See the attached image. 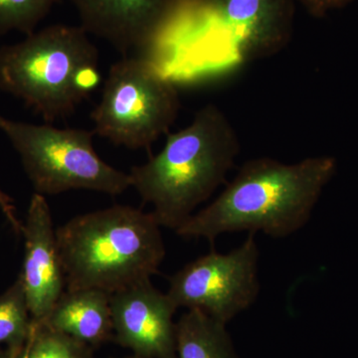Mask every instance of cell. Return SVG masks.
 Returning <instances> with one entry per match:
<instances>
[{
    "label": "cell",
    "instance_id": "15",
    "mask_svg": "<svg viewBox=\"0 0 358 358\" xmlns=\"http://www.w3.org/2000/svg\"><path fill=\"white\" fill-rule=\"evenodd\" d=\"M15 358H95L93 348L52 329L45 322H33L27 341Z\"/></svg>",
    "mask_w": 358,
    "mask_h": 358
},
{
    "label": "cell",
    "instance_id": "3",
    "mask_svg": "<svg viewBox=\"0 0 358 358\" xmlns=\"http://www.w3.org/2000/svg\"><path fill=\"white\" fill-rule=\"evenodd\" d=\"M239 152L222 110L205 106L186 128L169 134L159 154L131 167V187L152 205L160 227L176 231L225 182Z\"/></svg>",
    "mask_w": 358,
    "mask_h": 358
},
{
    "label": "cell",
    "instance_id": "8",
    "mask_svg": "<svg viewBox=\"0 0 358 358\" xmlns=\"http://www.w3.org/2000/svg\"><path fill=\"white\" fill-rule=\"evenodd\" d=\"M255 234L228 253L212 250L188 263L169 280L174 305L197 310L227 324L255 303L260 293Z\"/></svg>",
    "mask_w": 358,
    "mask_h": 358
},
{
    "label": "cell",
    "instance_id": "17",
    "mask_svg": "<svg viewBox=\"0 0 358 358\" xmlns=\"http://www.w3.org/2000/svg\"><path fill=\"white\" fill-rule=\"evenodd\" d=\"M296 1L300 2L301 6H305L308 13L320 17L326 15L329 11L345 6L352 0H296Z\"/></svg>",
    "mask_w": 358,
    "mask_h": 358
},
{
    "label": "cell",
    "instance_id": "13",
    "mask_svg": "<svg viewBox=\"0 0 358 358\" xmlns=\"http://www.w3.org/2000/svg\"><path fill=\"white\" fill-rule=\"evenodd\" d=\"M178 358H238L226 324L197 310L176 322Z\"/></svg>",
    "mask_w": 358,
    "mask_h": 358
},
{
    "label": "cell",
    "instance_id": "5",
    "mask_svg": "<svg viewBox=\"0 0 358 358\" xmlns=\"http://www.w3.org/2000/svg\"><path fill=\"white\" fill-rule=\"evenodd\" d=\"M98 65V49L81 26L51 25L0 49V89L53 124L99 86Z\"/></svg>",
    "mask_w": 358,
    "mask_h": 358
},
{
    "label": "cell",
    "instance_id": "14",
    "mask_svg": "<svg viewBox=\"0 0 358 358\" xmlns=\"http://www.w3.org/2000/svg\"><path fill=\"white\" fill-rule=\"evenodd\" d=\"M32 319L20 275L0 294V348L18 355L31 331Z\"/></svg>",
    "mask_w": 358,
    "mask_h": 358
},
{
    "label": "cell",
    "instance_id": "1",
    "mask_svg": "<svg viewBox=\"0 0 358 358\" xmlns=\"http://www.w3.org/2000/svg\"><path fill=\"white\" fill-rule=\"evenodd\" d=\"M296 0L178 4L152 59L174 84L224 79L286 46Z\"/></svg>",
    "mask_w": 358,
    "mask_h": 358
},
{
    "label": "cell",
    "instance_id": "21",
    "mask_svg": "<svg viewBox=\"0 0 358 358\" xmlns=\"http://www.w3.org/2000/svg\"><path fill=\"white\" fill-rule=\"evenodd\" d=\"M124 358H143V357H136V355H131V357H124Z\"/></svg>",
    "mask_w": 358,
    "mask_h": 358
},
{
    "label": "cell",
    "instance_id": "2",
    "mask_svg": "<svg viewBox=\"0 0 358 358\" xmlns=\"http://www.w3.org/2000/svg\"><path fill=\"white\" fill-rule=\"evenodd\" d=\"M336 171V162L331 157H308L296 164L268 157L249 160L213 202L174 232L211 243L233 232H261L277 239L291 236L312 217Z\"/></svg>",
    "mask_w": 358,
    "mask_h": 358
},
{
    "label": "cell",
    "instance_id": "16",
    "mask_svg": "<svg viewBox=\"0 0 358 358\" xmlns=\"http://www.w3.org/2000/svg\"><path fill=\"white\" fill-rule=\"evenodd\" d=\"M59 0H0V35L20 31L29 35Z\"/></svg>",
    "mask_w": 358,
    "mask_h": 358
},
{
    "label": "cell",
    "instance_id": "9",
    "mask_svg": "<svg viewBox=\"0 0 358 358\" xmlns=\"http://www.w3.org/2000/svg\"><path fill=\"white\" fill-rule=\"evenodd\" d=\"M178 308L169 294L145 280L110 294L113 331L117 345L143 358H178Z\"/></svg>",
    "mask_w": 358,
    "mask_h": 358
},
{
    "label": "cell",
    "instance_id": "18",
    "mask_svg": "<svg viewBox=\"0 0 358 358\" xmlns=\"http://www.w3.org/2000/svg\"><path fill=\"white\" fill-rule=\"evenodd\" d=\"M0 206H1L2 210L6 214L9 220H13V219L15 218L13 205L10 204V200L1 192V190H0Z\"/></svg>",
    "mask_w": 358,
    "mask_h": 358
},
{
    "label": "cell",
    "instance_id": "11",
    "mask_svg": "<svg viewBox=\"0 0 358 358\" xmlns=\"http://www.w3.org/2000/svg\"><path fill=\"white\" fill-rule=\"evenodd\" d=\"M21 233L25 251L20 275L33 322H44L66 291V279L50 207L43 195H32Z\"/></svg>",
    "mask_w": 358,
    "mask_h": 358
},
{
    "label": "cell",
    "instance_id": "20",
    "mask_svg": "<svg viewBox=\"0 0 358 358\" xmlns=\"http://www.w3.org/2000/svg\"><path fill=\"white\" fill-rule=\"evenodd\" d=\"M178 4L192 3V2L196 1V0H178Z\"/></svg>",
    "mask_w": 358,
    "mask_h": 358
},
{
    "label": "cell",
    "instance_id": "10",
    "mask_svg": "<svg viewBox=\"0 0 358 358\" xmlns=\"http://www.w3.org/2000/svg\"><path fill=\"white\" fill-rule=\"evenodd\" d=\"M81 27L128 56L154 51L178 9V0H68Z\"/></svg>",
    "mask_w": 358,
    "mask_h": 358
},
{
    "label": "cell",
    "instance_id": "12",
    "mask_svg": "<svg viewBox=\"0 0 358 358\" xmlns=\"http://www.w3.org/2000/svg\"><path fill=\"white\" fill-rule=\"evenodd\" d=\"M44 322L91 348L102 345L114 336L110 294L96 289H66Z\"/></svg>",
    "mask_w": 358,
    "mask_h": 358
},
{
    "label": "cell",
    "instance_id": "7",
    "mask_svg": "<svg viewBox=\"0 0 358 358\" xmlns=\"http://www.w3.org/2000/svg\"><path fill=\"white\" fill-rule=\"evenodd\" d=\"M176 85L150 57L124 56L110 67L91 113L96 136L117 147L150 150L178 117Z\"/></svg>",
    "mask_w": 358,
    "mask_h": 358
},
{
    "label": "cell",
    "instance_id": "6",
    "mask_svg": "<svg viewBox=\"0 0 358 358\" xmlns=\"http://www.w3.org/2000/svg\"><path fill=\"white\" fill-rule=\"evenodd\" d=\"M0 131L20 155L35 193L40 195L80 189L120 195L131 187L129 173L96 154L93 131L28 124L0 115Z\"/></svg>",
    "mask_w": 358,
    "mask_h": 358
},
{
    "label": "cell",
    "instance_id": "19",
    "mask_svg": "<svg viewBox=\"0 0 358 358\" xmlns=\"http://www.w3.org/2000/svg\"><path fill=\"white\" fill-rule=\"evenodd\" d=\"M0 358H15V357L6 348H0Z\"/></svg>",
    "mask_w": 358,
    "mask_h": 358
},
{
    "label": "cell",
    "instance_id": "4",
    "mask_svg": "<svg viewBox=\"0 0 358 358\" xmlns=\"http://www.w3.org/2000/svg\"><path fill=\"white\" fill-rule=\"evenodd\" d=\"M66 289L113 294L150 280L166 257L152 212L114 205L76 216L56 229Z\"/></svg>",
    "mask_w": 358,
    "mask_h": 358
}]
</instances>
